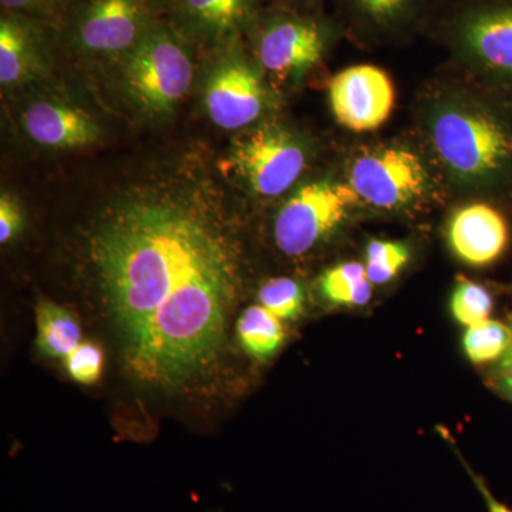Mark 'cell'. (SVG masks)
Instances as JSON below:
<instances>
[{"label":"cell","mask_w":512,"mask_h":512,"mask_svg":"<svg viewBox=\"0 0 512 512\" xmlns=\"http://www.w3.org/2000/svg\"><path fill=\"white\" fill-rule=\"evenodd\" d=\"M92 259L134 375L178 383L211 362L234 298L235 265L198 205L174 195L123 202L93 235Z\"/></svg>","instance_id":"cell-1"},{"label":"cell","mask_w":512,"mask_h":512,"mask_svg":"<svg viewBox=\"0 0 512 512\" xmlns=\"http://www.w3.org/2000/svg\"><path fill=\"white\" fill-rule=\"evenodd\" d=\"M431 150L450 180L461 188H487L512 168V128L484 104L451 93L426 111Z\"/></svg>","instance_id":"cell-2"},{"label":"cell","mask_w":512,"mask_h":512,"mask_svg":"<svg viewBox=\"0 0 512 512\" xmlns=\"http://www.w3.org/2000/svg\"><path fill=\"white\" fill-rule=\"evenodd\" d=\"M426 28L468 69L512 83V0H441Z\"/></svg>","instance_id":"cell-3"},{"label":"cell","mask_w":512,"mask_h":512,"mask_svg":"<svg viewBox=\"0 0 512 512\" xmlns=\"http://www.w3.org/2000/svg\"><path fill=\"white\" fill-rule=\"evenodd\" d=\"M171 0H74L59 26V43L83 59L123 62Z\"/></svg>","instance_id":"cell-4"},{"label":"cell","mask_w":512,"mask_h":512,"mask_svg":"<svg viewBox=\"0 0 512 512\" xmlns=\"http://www.w3.org/2000/svg\"><path fill=\"white\" fill-rule=\"evenodd\" d=\"M343 26L318 13L274 6L259 10L247 32L256 62L276 79L303 76L318 66Z\"/></svg>","instance_id":"cell-5"},{"label":"cell","mask_w":512,"mask_h":512,"mask_svg":"<svg viewBox=\"0 0 512 512\" xmlns=\"http://www.w3.org/2000/svg\"><path fill=\"white\" fill-rule=\"evenodd\" d=\"M190 46L164 19L120 63L128 96L141 110L170 113L184 99L194 76Z\"/></svg>","instance_id":"cell-6"},{"label":"cell","mask_w":512,"mask_h":512,"mask_svg":"<svg viewBox=\"0 0 512 512\" xmlns=\"http://www.w3.org/2000/svg\"><path fill=\"white\" fill-rule=\"evenodd\" d=\"M431 181L423 158L406 147L372 148L350 164V187L360 200L382 210L416 207L429 198Z\"/></svg>","instance_id":"cell-7"},{"label":"cell","mask_w":512,"mask_h":512,"mask_svg":"<svg viewBox=\"0 0 512 512\" xmlns=\"http://www.w3.org/2000/svg\"><path fill=\"white\" fill-rule=\"evenodd\" d=\"M360 201L349 183L332 180L303 185L275 220V242L288 256L308 254L338 229Z\"/></svg>","instance_id":"cell-8"},{"label":"cell","mask_w":512,"mask_h":512,"mask_svg":"<svg viewBox=\"0 0 512 512\" xmlns=\"http://www.w3.org/2000/svg\"><path fill=\"white\" fill-rule=\"evenodd\" d=\"M211 50L217 53V59L205 89L208 116L224 130L251 126L266 106L261 67L249 59L241 37Z\"/></svg>","instance_id":"cell-9"},{"label":"cell","mask_w":512,"mask_h":512,"mask_svg":"<svg viewBox=\"0 0 512 512\" xmlns=\"http://www.w3.org/2000/svg\"><path fill=\"white\" fill-rule=\"evenodd\" d=\"M232 161L255 194L274 198L298 181L308 163V153L292 131L266 124L239 138Z\"/></svg>","instance_id":"cell-10"},{"label":"cell","mask_w":512,"mask_h":512,"mask_svg":"<svg viewBox=\"0 0 512 512\" xmlns=\"http://www.w3.org/2000/svg\"><path fill=\"white\" fill-rule=\"evenodd\" d=\"M392 80L380 67L357 64L333 77L329 86L333 116L352 131H372L383 126L394 107Z\"/></svg>","instance_id":"cell-11"},{"label":"cell","mask_w":512,"mask_h":512,"mask_svg":"<svg viewBox=\"0 0 512 512\" xmlns=\"http://www.w3.org/2000/svg\"><path fill=\"white\" fill-rule=\"evenodd\" d=\"M264 0H171L167 20L191 45H225L247 32Z\"/></svg>","instance_id":"cell-12"},{"label":"cell","mask_w":512,"mask_h":512,"mask_svg":"<svg viewBox=\"0 0 512 512\" xmlns=\"http://www.w3.org/2000/svg\"><path fill=\"white\" fill-rule=\"evenodd\" d=\"M56 42H59L56 26L3 12L0 19L2 86H16L42 72Z\"/></svg>","instance_id":"cell-13"},{"label":"cell","mask_w":512,"mask_h":512,"mask_svg":"<svg viewBox=\"0 0 512 512\" xmlns=\"http://www.w3.org/2000/svg\"><path fill=\"white\" fill-rule=\"evenodd\" d=\"M430 0H338L346 28L366 42H389L426 26Z\"/></svg>","instance_id":"cell-14"},{"label":"cell","mask_w":512,"mask_h":512,"mask_svg":"<svg viewBox=\"0 0 512 512\" xmlns=\"http://www.w3.org/2000/svg\"><path fill=\"white\" fill-rule=\"evenodd\" d=\"M447 239L451 251L464 264L490 265L507 248V221L491 205L476 202L451 215L447 225Z\"/></svg>","instance_id":"cell-15"},{"label":"cell","mask_w":512,"mask_h":512,"mask_svg":"<svg viewBox=\"0 0 512 512\" xmlns=\"http://www.w3.org/2000/svg\"><path fill=\"white\" fill-rule=\"evenodd\" d=\"M30 140L49 148H82L100 136V128L86 111L56 101H36L23 113Z\"/></svg>","instance_id":"cell-16"},{"label":"cell","mask_w":512,"mask_h":512,"mask_svg":"<svg viewBox=\"0 0 512 512\" xmlns=\"http://www.w3.org/2000/svg\"><path fill=\"white\" fill-rule=\"evenodd\" d=\"M37 346L43 355L66 357L82 343V329L72 313L50 301L36 308Z\"/></svg>","instance_id":"cell-17"},{"label":"cell","mask_w":512,"mask_h":512,"mask_svg":"<svg viewBox=\"0 0 512 512\" xmlns=\"http://www.w3.org/2000/svg\"><path fill=\"white\" fill-rule=\"evenodd\" d=\"M238 338L248 355L268 360L281 349L285 330L281 319L274 313L262 305L251 306L239 319Z\"/></svg>","instance_id":"cell-18"},{"label":"cell","mask_w":512,"mask_h":512,"mask_svg":"<svg viewBox=\"0 0 512 512\" xmlns=\"http://www.w3.org/2000/svg\"><path fill=\"white\" fill-rule=\"evenodd\" d=\"M372 282L366 274L365 265L345 262L323 272L319 289L326 301L336 306H363L372 298Z\"/></svg>","instance_id":"cell-19"},{"label":"cell","mask_w":512,"mask_h":512,"mask_svg":"<svg viewBox=\"0 0 512 512\" xmlns=\"http://www.w3.org/2000/svg\"><path fill=\"white\" fill-rule=\"evenodd\" d=\"M511 342L510 326L493 319L470 326L463 338L464 352L474 365L500 362Z\"/></svg>","instance_id":"cell-20"},{"label":"cell","mask_w":512,"mask_h":512,"mask_svg":"<svg viewBox=\"0 0 512 512\" xmlns=\"http://www.w3.org/2000/svg\"><path fill=\"white\" fill-rule=\"evenodd\" d=\"M410 259V249L403 242L372 241L366 248V274L373 285L392 281Z\"/></svg>","instance_id":"cell-21"},{"label":"cell","mask_w":512,"mask_h":512,"mask_svg":"<svg viewBox=\"0 0 512 512\" xmlns=\"http://www.w3.org/2000/svg\"><path fill=\"white\" fill-rule=\"evenodd\" d=\"M493 308V296L483 285L467 278H458L451 295V313L458 323L470 328L490 319Z\"/></svg>","instance_id":"cell-22"},{"label":"cell","mask_w":512,"mask_h":512,"mask_svg":"<svg viewBox=\"0 0 512 512\" xmlns=\"http://www.w3.org/2000/svg\"><path fill=\"white\" fill-rule=\"evenodd\" d=\"M258 298L264 308L281 320L298 318L305 303L301 284L289 278H275L266 282L259 289Z\"/></svg>","instance_id":"cell-23"},{"label":"cell","mask_w":512,"mask_h":512,"mask_svg":"<svg viewBox=\"0 0 512 512\" xmlns=\"http://www.w3.org/2000/svg\"><path fill=\"white\" fill-rule=\"evenodd\" d=\"M74 0H0L5 13L25 16L59 28Z\"/></svg>","instance_id":"cell-24"},{"label":"cell","mask_w":512,"mask_h":512,"mask_svg":"<svg viewBox=\"0 0 512 512\" xmlns=\"http://www.w3.org/2000/svg\"><path fill=\"white\" fill-rule=\"evenodd\" d=\"M64 359H66L67 372L76 382L92 384L100 379L104 356L99 346L90 342L80 343Z\"/></svg>","instance_id":"cell-25"},{"label":"cell","mask_w":512,"mask_h":512,"mask_svg":"<svg viewBox=\"0 0 512 512\" xmlns=\"http://www.w3.org/2000/svg\"><path fill=\"white\" fill-rule=\"evenodd\" d=\"M23 228V212L18 200L8 192L0 198V242L6 244Z\"/></svg>","instance_id":"cell-26"},{"label":"cell","mask_w":512,"mask_h":512,"mask_svg":"<svg viewBox=\"0 0 512 512\" xmlns=\"http://www.w3.org/2000/svg\"><path fill=\"white\" fill-rule=\"evenodd\" d=\"M468 473H470L471 478H473V483L477 485L478 491H480L481 495H483L485 505H487L488 512H512V508L508 507L498 501L497 498L494 497L493 493H491L490 488H488L485 480L477 474H474L473 471L468 468Z\"/></svg>","instance_id":"cell-27"},{"label":"cell","mask_w":512,"mask_h":512,"mask_svg":"<svg viewBox=\"0 0 512 512\" xmlns=\"http://www.w3.org/2000/svg\"><path fill=\"white\" fill-rule=\"evenodd\" d=\"M494 387L505 399L512 402V367L511 369L498 370L495 375Z\"/></svg>","instance_id":"cell-28"},{"label":"cell","mask_w":512,"mask_h":512,"mask_svg":"<svg viewBox=\"0 0 512 512\" xmlns=\"http://www.w3.org/2000/svg\"><path fill=\"white\" fill-rule=\"evenodd\" d=\"M322 0H278V5L285 8L301 10V12L316 13Z\"/></svg>","instance_id":"cell-29"},{"label":"cell","mask_w":512,"mask_h":512,"mask_svg":"<svg viewBox=\"0 0 512 512\" xmlns=\"http://www.w3.org/2000/svg\"><path fill=\"white\" fill-rule=\"evenodd\" d=\"M510 328H511V332H512V319H511V323H510ZM511 367H512V342H511L510 349L507 350V353H505L503 359H501L500 362H498L497 372H498V370L511 369Z\"/></svg>","instance_id":"cell-30"}]
</instances>
